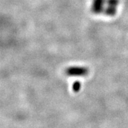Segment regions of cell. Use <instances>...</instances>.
<instances>
[{"label":"cell","mask_w":128,"mask_h":128,"mask_svg":"<svg viewBox=\"0 0 128 128\" xmlns=\"http://www.w3.org/2000/svg\"><path fill=\"white\" fill-rule=\"evenodd\" d=\"M66 73L70 76H84L87 75L89 70L87 68L81 66H71L66 69Z\"/></svg>","instance_id":"obj_1"},{"label":"cell","mask_w":128,"mask_h":128,"mask_svg":"<svg viewBox=\"0 0 128 128\" xmlns=\"http://www.w3.org/2000/svg\"><path fill=\"white\" fill-rule=\"evenodd\" d=\"M120 0H106V6L104 7L103 13L108 16H114L117 12V7Z\"/></svg>","instance_id":"obj_2"},{"label":"cell","mask_w":128,"mask_h":128,"mask_svg":"<svg viewBox=\"0 0 128 128\" xmlns=\"http://www.w3.org/2000/svg\"><path fill=\"white\" fill-rule=\"evenodd\" d=\"M81 89V83L78 80H75L72 84V90L74 93H78Z\"/></svg>","instance_id":"obj_4"},{"label":"cell","mask_w":128,"mask_h":128,"mask_svg":"<svg viewBox=\"0 0 128 128\" xmlns=\"http://www.w3.org/2000/svg\"><path fill=\"white\" fill-rule=\"evenodd\" d=\"M106 4V0H92V11L96 14H99L103 12L104 5Z\"/></svg>","instance_id":"obj_3"}]
</instances>
